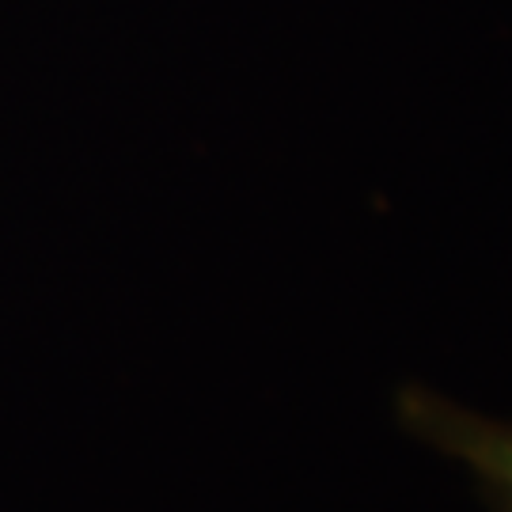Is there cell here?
Returning a JSON list of instances; mask_svg holds the SVG:
<instances>
[{"instance_id":"6da1fadb","label":"cell","mask_w":512,"mask_h":512,"mask_svg":"<svg viewBox=\"0 0 512 512\" xmlns=\"http://www.w3.org/2000/svg\"><path fill=\"white\" fill-rule=\"evenodd\" d=\"M403 421L429 448L471 467L497 505L512 512V425L482 418L467 406L440 399L433 391H406Z\"/></svg>"}]
</instances>
